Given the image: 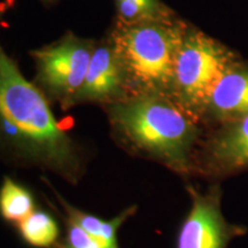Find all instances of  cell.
I'll list each match as a JSON object with an SVG mask.
<instances>
[{
    "label": "cell",
    "instance_id": "obj_1",
    "mask_svg": "<svg viewBox=\"0 0 248 248\" xmlns=\"http://www.w3.org/2000/svg\"><path fill=\"white\" fill-rule=\"evenodd\" d=\"M5 7H0V18ZM0 148L71 183L83 173L78 147L58 123L47 95L29 82L0 44Z\"/></svg>",
    "mask_w": 248,
    "mask_h": 248
},
{
    "label": "cell",
    "instance_id": "obj_2",
    "mask_svg": "<svg viewBox=\"0 0 248 248\" xmlns=\"http://www.w3.org/2000/svg\"><path fill=\"white\" fill-rule=\"evenodd\" d=\"M115 137L125 147L186 173L198 129L193 114L169 95L131 94L108 105Z\"/></svg>",
    "mask_w": 248,
    "mask_h": 248
},
{
    "label": "cell",
    "instance_id": "obj_3",
    "mask_svg": "<svg viewBox=\"0 0 248 248\" xmlns=\"http://www.w3.org/2000/svg\"><path fill=\"white\" fill-rule=\"evenodd\" d=\"M185 32L181 28L147 21L119 23L109 38L122 69L128 95L172 92L176 58Z\"/></svg>",
    "mask_w": 248,
    "mask_h": 248
},
{
    "label": "cell",
    "instance_id": "obj_4",
    "mask_svg": "<svg viewBox=\"0 0 248 248\" xmlns=\"http://www.w3.org/2000/svg\"><path fill=\"white\" fill-rule=\"evenodd\" d=\"M228 53L201 33H185L176 58L172 92L194 114L207 108L216 86L230 69Z\"/></svg>",
    "mask_w": 248,
    "mask_h": 248
},
{
    "label": "cell",
    "instance_id": "obj_5",
    "mask_svg": "<svg viewBox=\"0 0 248 248\" xmlns=\"http://www.w3.org/2000/svg\"><path fill=\"white\" fill-rule=\"evenodd\" d=\"M95 44L68 32L58 42L32 52L39 88L64 108L82 86Z\"/></svg>",
    "mask_w": 248,
    "mask_h": 248
},
{
    "label": "cell",
    "instance_id": "obj_6",
    "mask_svg": "<svg viewBox=\"0 0 248 248\" xmlns=\"http://www.w3.org/2000/svg\"><path fill=\"white\" fill-rule=\"evenodd\" d=\"M192 207L179 231L177 248H228L237 233L221 212L218 192L200 193L188 187Z\"/></svg>",
    "mask_w": 248,
    "mask_h": 248
},
{
    "label": "cell",
    "instance_id": "obj_7",
    "mask_svg": "<svg viewBox=\"0 0 248 248\" xmlns=\"http://www.w3.org/2000/svg\"><path fill=\"white\" fill-rule=\"evenodd\" d=\"M128 97L125 80L110 40L95 44L88 73L70 107L83 102L113 104Z\"/></svg>",
    "mask_w": 248,
    "mask_h": 248
},
{
    "label": "cell",
    "instance_id": "obj_8",
    "mask_svg": "<svg viewBox=\"0 0 248 248\" xmlns=\"http://www.w3.org/2000/svg\"><path fill=\"white\" fill-rule=\"evenodd\" d=\"M209 108L218 117L241 119L248 115V69H229L216 86Z\"/></svg>",
    "mask_w": 248,
    "mask_h": 248
},
{
    "label": "cell",
    "instance_id": "obj_9",
    "mask_svg": "<svg viewBox=\"0 0 248 248\" xmlns=\"http://www.w3.org/2000/svg\"><path fill=\"white\" fill-rule=\"evenodd\" d=\"M210 155L216 166L224 170L248 167V115L238 119L215 139Z\"/></svg>",
    "mask_w": 248,
    "mask_h": 248
},
{
    "label": "cell",
    "instance_id": "obj_10",
    "mask_svg": "<svg viewBox=\"0 0 248 248\" xmlns=\"http://www.w3.org/2000/svg\"><path fill=\"white\" fill-rule=\"evenodd\" d=\"M55 197L60 203V206L63 208L64 214L67 216V221H69L74 224L78 225L85 232H88L93 238L101 241L105 246L108 248H119L117 245V232L120 228L136 213V207L132 206L130 208L123 210L120 215L114 217L109 221L99 218L97 216H93L91 214H88L83 210L77 209L70 203H68L63 198L60 197L54 188Z\"/></svg>",
    "mask_w": 248,
    "mask_h": 248
},
{
    "label": "cell",
    "instance_id": "obj_11",
    "mask_svg": "<svg viewBox=\"0 0 248 248\" xmlns=\"http://www.w3.org/2000/svg\"><path fill=\"white\" fill-rule=\"evenodd\" d=\"M35 212L32 194L26 187L5 177L0 186V215L7 222L20 223Z\"/></svg>",
    "mask_w": 248,
    "mask_h": 248
},
{
    "label": "cell",
    "instance_id": "obj_12",
    "mask_svg": "<svg viewBox=\"0 0 248 248\" xmlns=\"http://www.w3.org/2000/svg\"><path fill=\"white\" fill-rule=\"evenodd\" d=\"M21 237L30 246L49 248L58 244L59 226L48 213L35 210L17 224Z\"/></svg>",
    "mask_w": 248,
    "mask_h": 248
},
{
    "label": "cell",
    "instance_id": "obj_13",
    "mask_svg": "<svg viewBox=\"0 0 248 248\" xmlns=\"http://www.w3.org/2000/svg\"><path fill=\"white\" fill-rule=\"evenodd\" d=\"M120 22L125 24L162 21V6L159 0H115Z\"/></svg>",
    "mask_w": 248,
    "mask_h": 248
},
{
    "label": "cell",
    "instance_id": "obj_14",
    "mask_svg": "<svg viewBox=\"0 0 248 248\" xmlns=\"http://www.w3.org/2000/svg\"><path fill=\"white\" fill-rule=\"evenodd\" d=\"M55 248H108L78 225L67 221V232L64 239L55 245Z\"/></svg>",
    "mask_w": 248,
    "mask_h": 248
},
{
    "label": "cell",
    "instance_id": "obj_15",
    "mask_svg": "<svg viewBox=\"0 0 248 248\" xmlns=\"http://www.w3.org/2000/svg\"><path fill=\"white\" fill-rule=\"evenodd\" d=\"M14 1H15V0H6L4 7L6 8V7H8V6H12V5L14 4ZM42 1H45V2H53L54 0H42Z\"/></svg>",
    "mask_w": 248,
    "mask_h": 248
}]
</instances>
